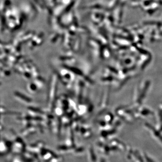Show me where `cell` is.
<instances>
[{
  "label": "cell",
  "instance_id": "obj_1",
  "mask_svg": "<svg viewBox=\"0 0 162 162\" xmlns=\"http://www.w3.org/2000/svg\"><path fill=\"white\" fill-rule=\"evenodd\" d=\"M17 95L19 96H20V97H21V98H23L24 100H25L26 101H29V99L28 98H26V96H24V95H23L20 94V93H17Z\"/></svg>",
  "mask_w": 162,
  "mask_h": 162
}]
</instances>
